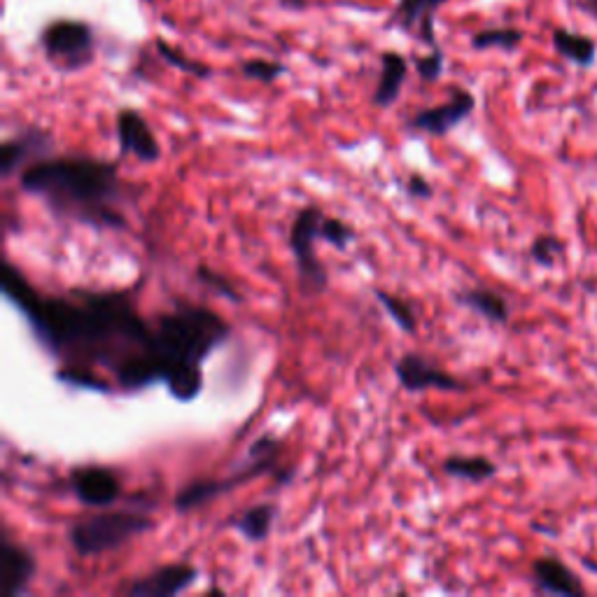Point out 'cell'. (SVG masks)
Here are the masks:
<instances>
[{
	"label": "cell",
	"mask_w": 597,
	"mask_h": 597,
	"mask_svg": "<svg viewBox=\"0 0 597 597\" xmlns=\"http://www.w3.org/2000/svg\"><path fill=\"white\" fill-rule=\"evenodd\" d=\"M3 294L31 327L33 339L61 362L56 378L73 388L138 395L164 383L157 329L131 292L73 290L42 294L12 262L3 266Z\"/></svg>",
	"instance_id": "6da1fadb"
},
{
	"label": "cell",
	"mask_w": 597,
	"mask_h": 597,
	"mask_svg": "<svg viewBox=\"0 0 597 597\" xmlns=\"http://www.w3.org/2000/svg\"><path fill=\"white\" fill-rule=\"evenodd\" d=\"M19 187L45 203L59 220L87 224L98 231L129 227L122 210L124 182L115 161L87 154H49L19 173Z\"/></svg>",
	"instance_id": "7a4b0ae2"
},
{
	"label": "cell",
	"mask_w": 597,
	"mask_h": 597,
	"mask_svg": "<svg viewBox=\"0 0 597 597\" xmlns=\"http://www.w3.org/2000/svg\"><path fill=\"white\" fill-rule=\"evenodd\" d=\"M157 350L168 395L175 402H194L203 390V362L229 341L231 327L213 308L175 301L157 315Z\"/></svg>",
	"instance_id": "3957f363"
},
{
	"label": "cell",
	"mask_w": 597,
	"mask_h": 597,
	"mask_svg": "<svg viewBox=\"0 0 597 597\" xmlns=\"http://www.w3.org/2000/svg\"><path fill=\"white\" fill-rule=\"evenodd\" d=\"M280 448H283V441L278 437H273V434H262V437H257L248 446L245 460L241 465H236V469L229 476H222V479H199V481L187 483V486L175 495L173 500L175 511H178V514H187V511L199 509L203 504L213 502L215 497L227 495L231 490L259 479V476L278 472Z\"/></svg>",
	"instance_id": "277c9868"
},
{
	"label": "cell",
	"mask_w": 597,
	"mask_h": 597,
	"mask_svg": "<svg viewBox=\"0 0 597 597\" xmlns=\"http://www.w3.org/2000/svg\"><path fill=\"white\" fill-rule=\"evenodd\" d=\"M152 518L138 511H101L68 528V542L80 558H96L117 551L152 530Z\"/></svg>",
	"instance_id": "5b68a950"
},
{
	"label": "cell",
	"mask_w": 597,
	"mask_h": 597,
	"mask_svg": "<svg viewBox=\"0 0 597 597\" xmlns=\"http://www.w3.org/2000/svg\"><path fill=\"white\" fill-rule=\"evenodd\" d=\"M40 47L56 70L75 73V70H82L94 63V28L80 19L49 21L45 31L40 33Z\"/></svg>",
	"instance_id": "8992f818"
},
{
	"label": "cell",
	"mask_w": 597,
	"mask_h": 597,
	"mask_svg": "<svg viewBox=\"0 0 597 597\" xmlns=\"http://www.w3.org/2000/svg\"><path fill=\"white\" fill-rule=\"evenodd\" d=\"M325 213L318 206L301 208L294 215V222L290 227V250L297 262V278L299 287L306 297H318L329 287V273L325 264L318 259L315 243L320 238V227Z\"/></svg>",
	"instance_id": "52a82bcc"
},
{
	"label": "cell",
	"mask_w": 597,
	"mask_h": 597,
	"mask_svg": "<svg viewBox=\"0 0 597 597\" xmlns=\"http://www.w3.org/2000/svg\"><path fill=\"white\" fill-rule=\"evenodd\" d=\"M476 108V98L472 91L453 87L451 98L446 103L434 105V108H425L416 112L409 119V129L427 133V136H448L453 129L465 122Z\"/></svg>",
	"instance_id": "ba28073f"
},
{
	"label": "cell",
	"mask_w": 597,
	"mask_h": 597,
	"mask_svg": "<svg viewBox=\"0 0 597 597\" xmlns=\"http://www.w3.org/2000/svg\"><path fill=\"white\" fill-rule=\"evenodd\" d=\"M397 383L402 385L411 395H420L425 390H441V392H462L467 388L465 383L439 369L437 364L425 360L418 353H406L395 362Z\"/></svg>",
	"instance_id": "9c48e42d"
},
{
	"label": "cell",
	"mask_w": 597,
	"mask_h": 597,
	"mask_svg": "<svg viewBox=\"0 0 597 597\" xmlns=\"http://www.w3.org/2000/svg\"><path fill=\"white\" fill-rule=\"evenodd\" d=\"M70 488L84 507L108 509L122 497V481L103 465H82L68 474Z\"/></svg>",
	"instance_id": "30bf717a"
},
{
	"label": "cell",
	"mask_w": 597,
	"mask_h": 597,
	"mask_svg": "<svg viewBox=\"0 0 597 597\" xmlns=\"http://www.w3.org/2000/svg\"><path fill=\"white\" fill-rule=\"evenodd\" d=\"M199 577V567L189 563L161 565L154 572L133 579L129 586L122 588V593L129 597H175L187 593Z\"/></svg>",
	"instance_id": "8fae6325"
},
{
	"label": "cell",
	"mask_w": 597,
	"mask_h": 597,
	"mask_svg": "<svg viewBox=\"0 0 597 597\" xmlns=\"http://www.w3.org/2000/svg\"><path fill=\"white\" fill-rule=\"evenodd\" d=\"M115 131L119 152L131 154L140 164H157L161 159V150L157 136H154L152 126L147 119L133 108H122L115 117Z\"/></svg>",
	"instance_id": "7c38bea8"
},
{
	"label": "cell",
	"mask_w": 597,
	"mask_h": 597,
	"mask_svg": "<svg viewBox=\"0 0 597 597\" xmlns=\"http://www.w3.org/2000/svg\"><path fill=\"white\" fill-rule=\"evenodd\" d=\"M52 147V133L38 129V126H28V129L19 131L17 136L5 140V143L0 145V175H3V178L19 175L24 168L31 166L33 161L49 157Z\"/></svg>",
	"instance_id": "4fadbf2b"
},
{
	"label": "cell",
	"mask_w": 597,
	"mask_h": 597,
	"mask_svg": "<svg viewBox=\"0 0 597 597\" xmlns=\"http://www.w3.org/2000/svg\"><path fill=\"white\" fill-rule=\"evenodd\" d=\"M446 0H399L390 17V26L425 42L430 49H439L437 42V12Z\"/></svg>",
	"instance_id": "5bb4252c"
},
{
	"label": "cell",
	"mask_w": 597,
	"mask_h": 597,
	"mask_svg": "<svg viewBox=\"0 0 597 597\" xmlns=\"http://www.w3.org/2000/svg\"><path fill=\"white\" fill-rule=\"evenodd\" d=\"M0 558H3V593L7 597L26 595L33 584L35 572H38L33 553L26 546L5 537Z\"/></svg>",
	"instance_id": "9a60e30c"
},
{
	"label": "cell",
	"mask_w": 597,
	"mask_h": 597,
	"mask_svg": "<svg viewBox=\"0 0 597 597\" xmlns=\"http://www.w3.org/2000/svg\"><path fill=\"white\" fill-rule=\"evenodd\" d=\"M532 581H535L537 591L549 593V595H563V597L586 595V586L581 584V579L556 556L537 558L535 563H532Z\"/></svg>",
	"instance_id": "2e32d148"
},
{
	"label": "cell",
	"mask_w": 597,
	"mask_h": 597,
	"mask_svg": "<svg viewBox=\"0 0 597 597\" xmlns=\"http://www.w3.org/2000/svg\"><path fill=\"white\" fill-rule=\"evenodd\" d=\"M406 75H409V61H406L399 52H383L381 77H378L374 96H371V101H374L376 108L385 110L397 103V98L402 94V87L406 82Z\"/></svg>",
	"instance_id": "e0dca14e"
},
{
	"label": "cell",
	"mask_w": 597,
	"mask_h": 597,
	"mask_svg": "<svg viewBox=\"0 0 597 597\" xmlns=\"http://www.w3.org/2000/svg\"><path fill=\"white\" fill-rule=\"evenodd\" d=\"M276 518H278L276 504L262 502V504H255V507L245 509L243 514L229 518L227 528H234L236 532H241V535L252 544H262L271 537Z\"/></svg>",
	"instance_id": "ac0fdd59"
},
{
	"label": "cell",
	"mask_w": 597,
	"mask_h": 597,
	"mask_svg": "<svg viewBox=\"0 0 597 597\" xmlns=\"http://www.w3.org/2000/svg\"><path fill=\"white\" fill-rule=\"evenodd\" d=\"M458 304L467 306L469 311L481 315L483 320L493 322V325H507L511 318L509 301L500 292L486 290V287H472V290H462L455 294Z\"/></svg>",
	"instance_id": "d6986e66"
},
{
	"label": "cell",
	"mask_w": 597,
	"mask_h": 597,
	"mask_svg": "<svg viewBox=\"0 0 597 597\" xmlns=\"http://www.w3.org/2000/svg\"><path fill=\"white\" fill-rule=\"evenodd\" d=\"M441 467L448 476L467 483H486L500 472V467L486 455H451Z\"/></svg>",
	"instance_id": "ffe728a7"
},
{
	"label": "cell",
	"mask_w": 597,
	"mask_h": 597,
	"mask_svg": "<svg viewBox=\"0 0 597 597\" xmlns=\"http://www.w3.org/2000/svg\"><path fill=\"white\" fill-rule=\"evenodd\" d=\"M553 45L565 59H570L579 66H591L595 61V42L586 35H577L570 31H563V28H556L553 31Z\"/></svg>",
	"instance_id": "44dd1931"
},
{
	"label": "cell",
	"mask_w": 597,
	"mask_h": 597,
	"mask_svg": "<svg viewBox=\"0 0 597 597\" xmlns=\"http://www.w3.org/2000/svg\"><path fill=\"white\" fill-rule=\"evenodd\" d=\"M374 297L378 299V304L385 308V313L390 315L392 322L402 329L404 334H416L418 332V315L416 308H413L409 301H404L397 294L383 292V290H374Z\"/></svg>",
	"instance_id": "7402d4cb"
},
{
	"label": "cell",
	"mask_w": 597,
	"mask_h": 597,
	"mask_svg": "<svg viewBox=\"0 0 597 597\" xmlns=\"http://www.w3.org/2000/svg\"><path fill=\"white\" fill-rule=\"evenodd\" d=\"M154 45H157L159 56L168 63V66L178 68V70H182V73H187V75L201 77V80H206V77L213 75V70H210V68L206 66V63L189 59V56H185L182 52H178V49H175L173 45H168V42H166L164 38H157V40H154Z\"/></svg>",
	"instance_id": "603a6c76"
},
{
	"label": "cell",
	"mask_w": 597,
	"mask_h": 597,
	"mask_svg": "<svg viewBox=\"0 0 597 597\" xmlns=\"http://www.w3.org/2000/svg\"><path fill=\"white\" fill-rule=\"evenodd\" d=\"M523 33L516 31V28H486V31L476 33L472 38L474 49H516L521 45Z\"/></svg>",
	"instance_id": "cb8c5ba5"
},
{
	"label": "cell",
	"mask_w": 597,
	"mask_h": 597,
	"mask_svg": "<svg viewBox=\"0 0 597 597\" xmlns=\"http://www.w3.org/2000/svg\"><path fill=\"white\" fill-rule=\"evenodd\" d=\"M355 231L348 227L346 222L339 220V217H322L320 227V241H325L336 250H348V245L353 243Z\"/></svg>",
	"instance_id": "d4e9b609"
},
{
	"label": "cell",
	"mask_w": 597,
	"mask_h": 597,
	"mask_svg": "<svg viewBox=\"0 0 597 597\" xmlns=\"http://www.w3.org/2000/svg\"><path fill=\"white\" fill-rule=\"evenodd\" d=\"M565 255V243L558 236H537L532 241L530 257L539 266H553L558 257Z\"/></svg>",
	"instance_id": "484cf974"
},
{
	"label": "cell",
	"mask_w": 597,
	"mask_h": 597,
	"mask_svg": "<svg viewBox=\"0 0 597 597\" xmlns=\"http://www.w3.org/2000/svg\"><path fill=\"white\" fill-rule=\"evenodd\" d=\"M196 278H199L206 287H210V290H213L215 294H220V297L229 299L231 304H241V294H238L236 287L231 285L229 280L222 276V273L210 269V266H206V264L196 266Z\"/></svg>",
	"instance_id": "4316f807"
},
{
	"label": "cell",
	"mask_w": 597,
	"mask_h": 597,
	"mask_svg": "<svg viewBox=\"0 0 597 597\" xmlns=\"http://www.w3.org/2000/svg\"><path fill=\"white\" fill-rule=\"evenodd\" d=\"M241 73L248 77V80H257L262 84L276 82L280 75L285 73V66L278 61H266V59H248L243 61Z\"/></svg>",
	"instance_id": "83f0119b"
},
{
	"label": "cell",
	"mask_w": 597,
	"mask_h": 597,
	"mask_svg": "<svg viewBox=\"0 0 597 597\" xmlns=\"http://www.w3.org/2000/svg\"><path fill=\"white\" fill-rule=\"evenodd\" d=\"M413 66H416L418 75L423 77L425 82H434L444 75L446 56H444V52H441V47L430 49V54L427 56H416V59H413Z\"/></svg>",
	"instance_id": "f1b7e54d"
},
{
	"label": "cell",
	"mask_w": 597,
	"mask_h": 597,
	"mask_svg": "<svg viewBox=\"0 0 597 597\" xmlns=\"http://www.w3.org/2000/svg\"><path fill=\"white\" fill-rule=\"evenodd\" d=\"M406 194H409L411 199L425 201L432 196V185L420 173H411V178L406 180Z\"/></svg>",
	"instance_id": "f546056e"
},
{
	"label": "cell",
	"mask_w": 597,
	"mask_h": 597,
	"mask_svg": "<svg viewBox=\"0 0 597 597\" xmlns=\"http://www.w3.org/2000/svg\"><path fill=\"white\" fill-rule=\"evenodd\" d=\"M285 7H292V10H304L308 5V0H280Z\"/></svg>",
	"instance_id": "4dcf8cb0"
},
{
	"label": "cell",
	"mask_w": 597,
	"mask_h": 597,
	"mask_svg": "<svg viewBox=\"0 0 597 597\" xmlns=\"http://www.w3.org/2000/svg\"><path fill=\"white\" fill-rule=\"evenodd\" d=\"M593 3H595V7H597V0H593Z\"/></svg>",
	"instance_id": "1f68e13d"
}]
</instances>
